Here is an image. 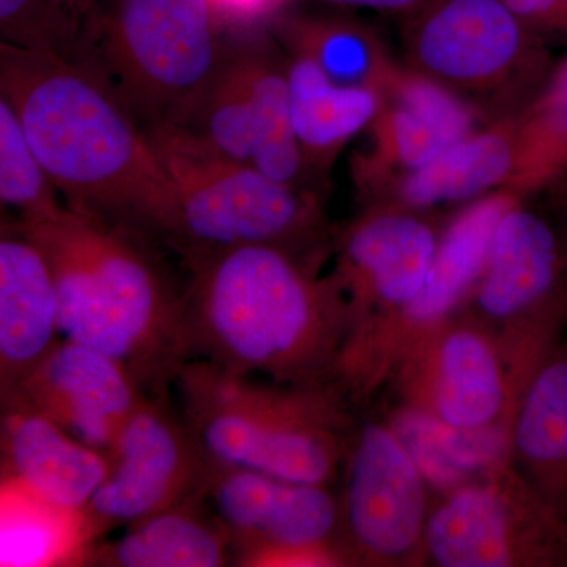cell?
Masks as SVG:
<instances>
[{
	"mask_svg": "<svg viewBox=\"0 0 567 567\" xmlns=\"http://www.w3.org/2000/svg\"><path fill=\"white\" fill-rule=\"evenodd\" d=\"M0 92L69 207L159 244L174 215V182L140 122L99 76L0 41Z\"/></svg>",
	"mask_w": 567,
	"mask_h": 567,
	"instance_id": "6da1fadb",
	"label": "cell"
},
{
	"mask_svg": "<svg viewBox=\"0 0 567 567\" xmlns=\"http://www.w3.org/2000/svg\"><path fill=\"white\" fill-rule=\"evenodd\" d=\"M9 224L50 264L63 338L114 358L145 394L169 399L189 361L185 287L174 282L155 241L69 205L51 218Z\"/></svg>",
	"mask_w": 567,
	"mask_h": 567,
	"instance_id": "7a4b0ae2",
	"label": "cell"
},
{
	"mask_svg": "<svg viewBox=\"0 0 567 567\" xmlns=\"http://www.w3.org/2000/svg\"><path fill=\"white\" fill-rule=\"evenodd\" d=\"M185 268L189 360L286 385L324 386L338 374L346 303L331 279L315 278L306 257L254 245Z\"/></svg>",
	"mask_w": 567,
	"mask_h": 567,
	"instance_id": "3957f363",
	"label": "cell"
},
{
	"mask_svg": "<svg viewBox=\"0 0 567 567\" xmlns=\"http://www.w3.org/2000/svg\"><path fill=\"white\" fill-rule=\"evenodd\" d=\"M284 385L189 360L174 390L183 420L215 464L327 486L341 458V410L324 386Z\"/></svg>",
	"mask_w": 567,
	"mask_h": 567,
	"instance_id": "277c9868",
	"label": "cell"
},
{
	"mask_svg": "<svg viewBox=\"0 0 567 567\" xmlns=\"http://www.w3.org/2000/svg\"><path fill=\"white\" fill-rule=\"evenodd\" d=\"M145 133L177 197L159 244L177 252L183 265L244 246H276L305 257L322 245V205L315 189L271 181L178 126Z\"/></svg>",
	"mask_w": 567,
	"mask_h": 567,
	"instance_id": "5b68a950",
	"label": "cell"
},
{
	"mask_svg": "<svg viewBox=\"0 0 567 567\" xmlns=\"http://www.w3.org/2000/svg\"><path fill=\"white\" fill-rule=\"evenodd\" d=\"M227 51L210 0H110L93 11L76 63L147 132L185 123Z\"/></svg>",
	"mask_w": 567,
	"mask_h": 567,
	"instance_id": "8992f818",
	"label": "cell"
},
{
	"mask_svg": "<svg viewBox=\"0 0 567 567\" xmlns=\"http://www.w3.org/2000/svg\"><path fill=\"white\" fill-rule=\"evenodd\" d=\"M404 47L410 69L488 122L516 117L554 65L546 37L503 0H427L405 18Z\"/></svg>",
	"mask_w": 567,
	"mask_h": 567,
	"instance_id": "52a82bcc",
	"label": "cell"
},
{
	"mask_svg": "<svg viewBox=\"0 0 567 567\" xmlns=\"http://www.w3.org/2000/svg\"><path fill=\"white\" fill-rule=\"evenodd\" d=\"M200 495L229 536L235 566H333L344 559L336 546L341 505L322 484L213 462Z\"/></svg>",
	"mask_w": 567,
	"mask_h": 567,
	"instance_id": "ba28073f",
	"label": "cell"
},
{
	"mask_svg": "<svg viewBox=\"0 0 567 567\" xmlns=\"http://www.w3.org/2000/svg\"><path fill=\"white\" fill-rule=\"evenodd\" d=\"M107 457L110 472L82 511L91 548L112 529L203 494L213 465L169 399L147 394Z\"/></svg>",
	"mask_w": 567,
	"mask_h": 567,
	"instance_id": "9c48e42d",
	"label": "cell"
},
{
	"mask_svg": "<svg viewBox=\"0 0 567 567\" xmlns=\"http://www.w3.org/2000/svg\"><path fill=\"white\" fill-rule=\"evenodd\" d=\"M424 540L443 567H567V520L518 477L454 491L427 518Z\"/></svg>",
	"mask_w": 567,
	"mask_h": 567,
	"instance_id": "30bf717a",
	"label": "cell"
},
{
	"mask_svg": "<svg viewBox=\"0 0 567 567\" xmlns=\"http://www.w3.org/2000/svg\"><path fill=\"white\" fill-rule=\"evenodd\" d=\"M0 395L2 406L39 413L84 445L110 454L145 393L114 358L62 338Z\"/></svg>",
	"mask_w": 567,
	"mask_h": 567,
	"instance_id": "8fae6325",
	"label": "cell"
},
{
	"mask_svg": "<svg viewBox=\"0 0 567 567\" xmlns=\"http://www.w3.org/2000/svg\"><path fill=\"white\" fill-rule=\"evenodd\" d=\"M424 473L383 425L361 429L347 466L341 524L354 550L375 559L412 554L427 525Z\"/></svg>",
	"mask_w": 567,
	"mask_h": 567,
	"instance_id": "7c38bea8",
	"label": "cell"
},
{
	"mask_svg": "<svg viewBox=\"0 0 567 567\" xmlns=\"http://www.w3.org/2000/svg\"><path fill=\"white\" fill-rule=\"evenodd\" d=\"M488 123L473 104L445 85L399 66L383 89V106L371 125V147L353 158L361 193L420 169Z\"/></svg>",
	"mask_w": 567,
	"mask_h": 567,
	"instance_id": "4fadbf2b",
	"label": "cell"
},
{
	"mask_svg": "<svg viewBox=\"0 0 567 567\" xmlns=\"http://www.w3.org/2000/svg\"><path fill=\"white\" fill-rule=\"evenodd\" d=\"M436 245L434 227L417 212L372 207L361 216L342 238L330 278L349 322L372 303L404 311L423 289Z\"/></svg>",
	"mask_w": 567,
	"mask_h": 567,
	"instance_id": "5bb4252c",
	"label": "cell"
},
{
	"mask_svg": "<svg viewBox=\"0 0 567 567\" xmlns=\"http://www.w3.org/2000/svg\"><path fill=\"white\" fill-rule=\"evenodd\" d=\"M476 305L494 320H540L567 312L565 238L524 196L496 227L476 282Z\"/></svg>",
	"mask_w": 567,
	"mask_h": 567,
	"instance_id": "9a60e30c",
	"label": "cell"
},
{
	"mask_svg": "<svg viewBox=\"0 0 567 567\" xmlns=\"http://www.w3.org/2000/svg\"><path fill=\"white\" fill-rule=\"evenodd\" d=\"M63 338L58 287L31 238L2 224L0 238V393L9 390Z\"/></svg>",
	"mask_w": 567,
	"mask_h": 567,
	"instance_id": "2e32d148",
	"label": "cell"
},
{
	"mask_svg": "<svg viewBox=\"0 0 567 567\" xmlns=\"http://www.w3.org/2000/svg\"><path fill=\"white\" fill-rule=\"evenodd\" d=\"M2 480L82 513L110 472V457L31 410L2 406Z\"/></svg>",
	"mask_w": 567,
	"mask_h": 567,
	"instance_id": "e0dca14e",
	"label": "cell"
},
{
	"mask_svg": "<svg viewBox=\"0 0 567 567\" xmlns=\"http://www.w3.org/2000/svg\"><path fill=\"white\" fill-rule=\"evenodd\" d=\"M514 117L498 118L457 142L420 169L383 182L368 194L374 207L424 212L507 188L516 173Z\"/></svg>",
	"mask_w": 567,
	"mask_h": 567,
	"instance_id": "ac0fdd59",
	"label": "cell"
},
{
	"mask_svg": "<svg viewBox=\"0 0 567 567\" xmlns=\"http://www.w3.org/2000/svg\"><path fill=\"white\" fill-rule=\"evenodd\" d=\"M284 54L295 134L309 169L322 182L347 142L371 128L382 111L383 91L338 84L306 55Z\"/></svg>",
	"mask_w": 567,
	"mask_h": 567,
	"instance_id": "d6986e66",
	"label": "cell"
},
{
	"mask_svg": "<svg viewBox=\"0 0 567 567\" xmlns=\"http://www.w3.org/2000/svg\"><path fill=\"white\" fill-rule=\"evenodd\" d=\"M229 561V536L197 495L123 528L115 539L100 540L82 566L221 567Z\"/></svg>",
	"mask_w": 567,
	"mask_h": 567,
	"instance_id": "ffe728a7",
	"label": "cell"
},
{
	"mask_svg": "<svg viewBox=\"0 0 567 567\" xmlns=\"http://www.w3.org/2000/svg\"><path fill=\"white\" fill-rule=\"evenodd\" d=\"M513 436L529 486L567 520V347L529 377Z\"/></svg>",
	"mask_w": 567,
	"mask_h": 567,
	"instance_id": "44dd1931",
	"label": "cell"
},
{
	"mask_svg": "<svg viewBox=\"0 0 567 567\" xmlns=\"http://www.w3.org/2000/svg\"><path fill=\"white\" fill-rule=\"evenodd\" d=\"M241 39L251 95V164L271 181L315 189L320 181L309 169L293 130L286 54L270 32Z\"/></svg>",
	"mask_w": 567,
	"mask_h": 567,
	"instance_id": "7402d4cb",
	"label": "cell"
},
{
	"mask_svg": "<svg viewBox=\"0 0 567 567\" xmlns=\"http://www.w3.org/2000/svg\"><path fill=\"white\" fill-rule=\"evenodd\" d=\"M520 197L513 189H495L457 213L439 238L431 270L421 292L404 309L405 319L415 324L434 323L476 286L486 268L496 227Z\"/></svg>",
	"mask_w": 567,
	"mask_h": 567,
	"instance_id": "603a6c76",
	"label": "cell"
},
{
	"mask_svg": "<svg viewBox=\"0 0 567 567\" xmlns=\"http://www.w3.org/2000/svg\"><path fill=\"white\" fill-rule=\"evenodd\" d=\"M267 29L284 51L311 59L338 84L383 91L399 69L379 33L354 18L284 9Z\"/></svg>",
	"mask_w": 567,
	"mask_h": 567,
	"instance_id": "cb8c5ba5",
	"label": "cell"
},
{
	"mask_svg": "<svg viewBox=\"0 0 567 567\" xmlns=\"http://www.w3.org/2000/svg\"><path fill=\"white\" fill-rule=\"evenodd\" d=\"M431 398L434 417L457 431L481 432L494 423L505 409L506 386L486 336L458 328L440 341Z\"/></svg>",
	"mask_w": 567,
	"mask_h": 567,
	"instance_id": "d4e9b609",
	"label": "cell"
},
{
	"mask_svg": "<svg viewBox=\"0 0 567 567\" xmlns=\"http://www.w3.org/2000/svg\"><path fill=\"white\" fill-rule=\"evenodd\" d=\"M0 565L14 567L84 565L89 554L82 513L63 509L2 480Z\"/></svg>",
	"mask_w": 567,
	"mask_h": 567,
	"instance_id": "484cf974",
	"label": "cell"
},
{
	"mask_svg": "<svg viewBox=\"0 0 567 567\" xmlns=\"http://www.w3.org/2000/svg\"><path fill=\"white\" fill-rule=\"evenodd\" d=\"M514 123L517 163L507 189L520 196L550 189L567 175V52Z\"/></svg>",
	"mask_w": 567,
	"mask_h": 567,
	"instance_id": "4316f807",
	"label": "cell"
},
{
	"mask_svg": "<svg viewBox=\"0 0 567 567\" xmlns=\"http://www.w3.org/2000/svg\"><path fill=\"white\" fill-rule=\"evenodd\" d=\"M178 128L226 158L251 164V95L241 37H230L221 69Z\"/></svg>",
	"mask_w": 567,
	"mask_h": 567,
	"instance_id": "83f0119b",
	"label": "cell"
},
{
	"mask_svg": "<svg viewBox=\"0 0 567 567\" xmlns=\"http://www.w3.org/2000/svg\"><path fill=\"white\" fill-rule=\"evenodd\" d=\"M93 11L87 0H0V33L13 47L76 63Z\"/></svg>",
	"mask_w": 567,
	"mask_h": 567,
	"instance_id": "f1b7e54d",
	"label": "cell"
},
{
	"mask_svg": "<svg viewBox=\"0 0 567 567\" xmlns=\"http://www.w3.org/2000/svg\"><path fill=\"white\" fill-rule=\"evenodd\" d=\"M0 200L3 210L17 213L14 221L32 223L62 210L58 188L37 158L20 118L0 96Z\"/></svg>",
	"mask_w": 567,
	"mask_h": 567,
	"instance_id": "f546056e",
	"label": "cell"
},
{
	"mask_svg": "<svg viewBox=\"0 0 567 567\" xmlns=\"http://www.w3.org/2000/svg\"><path fill=\"white\" fill-rule=\"evenodd\" d=\"M289 2L290 0H210V6L223 33H229L237 39L262 32Z\"/></svg>",
	"mask_w": 567,
	"mask_h": 567,
	"instance_id": "4dcf8cb0",
	"label": "cell"
},
{
	"mask_svg": "<svg viewBox=\"0 0 567 567\" xmlns=\"http://www.w3.org/2000/svg\"><path fill=\"white\" fill-rule=\"evenodd\" d=\"M540 35L567 37V0H503Z\"/></svg>",
	"mask_w": 567,
	"mask_h": 567,
	"instance_id": "1f68e13d",
	"label": "cell"
},
{
	"mask_svg": "<svg viewBox=\"0 0 567 567\" xmlns=\"http://www.w3.org/2000/svg\"><path fill=\"white\" fill-rule=\"evenodd\" d=\"M319 2L346 7V9H364L399 14L405 20L406 17L421 9L427 0H319Z\"/></svg>",
	"mask_w": 567,
	"mask_h": 567,
	"instance_id": "d6a6232c",
	"label": "cell"
},
{
	"mask_svg": "<svg viewBox=\"0 0 567 567\" xmlns=\"http://www.w3.org/2000/svg\"><path fill=\"white\" fill-rule=\"evenodd\" d=\"M557 196L559 205H561L563 210H565L566 223H567V196H563V194H555ZM563 238H565V249H566V274H567V227L566 233L563 234Z\"/></svg>",
	"mask_w": 567,
	"mask_h": 567,
	"instance_id": "836d02e7",
	"label": "cell"
},
{
	"mask_svg": "<svg viewBox=\"0 0 567 567\" xmlns=\"http://www.w3.org/2000/svg\"><path fill=\"white\" fill-rule=\"evenodd\" d=\"M87 2L92 9H96V7L103 6V3L110 2V0H87Z\"/></svg>",
	"mask_w": 567,
	"mask_h": 567,
	"instance_id": "e575fe53",
	"label": "cell"
},
{
	"mask_svg": "<svg viewBox=\"0 0 567 567\" xmlns=\"http://www.w3.org/2000/svg\"><path fill=\"white\" fill-rule=\"evenodd\" d=\"M565 188H566V193H567V185L565 186Z\"/></svg>",
	"mask_w": 567,
	"mask_h": 567,
	"instance_id": "d590c367",
	"label": "cell"
},
{
	"mask_svg": "<svg viewBox=\"0 0 567 567\" xmlns=\"http://www.w3.org/2000/svg\"><path fill=\"white\" fill-rule=\"evenodd\" d=\"M565 178H566V182H567V175H566V177H565Z\"/></svg>",
	"mask_w": 567,
	"mask_h": 567,
	"instance_id": "8d00e7d4",
	"label": "cell"
}]
</instances>
